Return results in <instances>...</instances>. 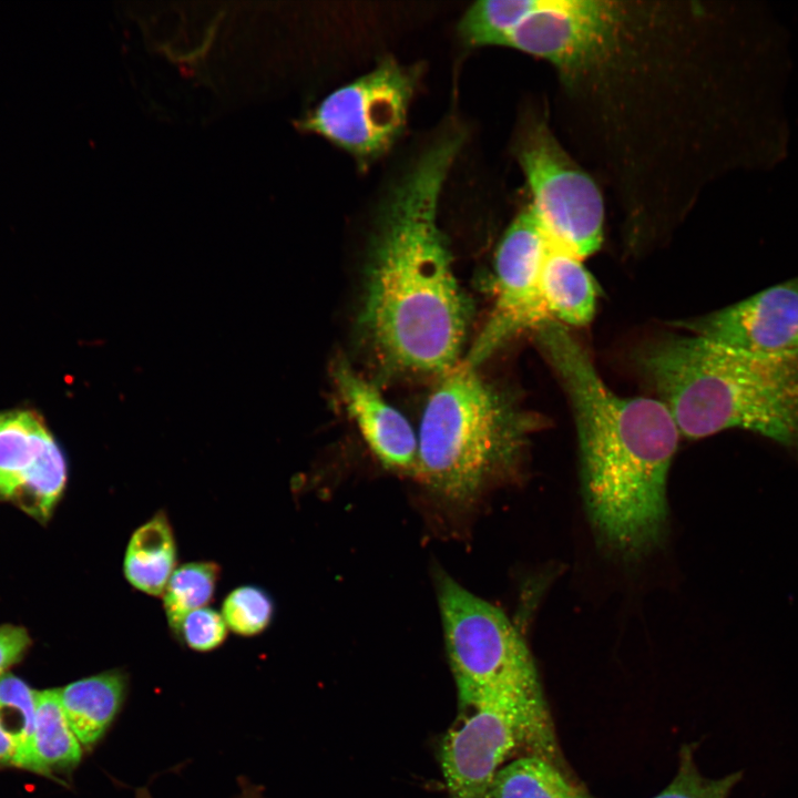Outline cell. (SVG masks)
I'll return each instance as SVG.
<instances>
[{
    "instance_id": "15",
    "label": "cell",
    "mask_w": 798,
    "mask_h": 798,
    "mask_svg": "<svg viewBox=\"0 0 798 798\" xmlns=\"http://www.w3.org/2000/svg\"><path fill=\"white\" fill-rule=\"evenodd\" d=\"M541 293L550 320L584 326L594 316L596 288L591 274L582 258L553 242L543 263Z\"/></svg>"
},
{
    "instance_id": "10",
    "label": "cell",
    "mask_w": 798,
    "mask_h": 798,
    "mask_svg": "<svg viewBox=\"0 0 798 798\" xmlns=\"http://www.w3.org/2000/svg\"><path fill=\"white\" fill-rule=\"evenodd\" d=\"M68 462L43 419L30 410L0 412V501L45 522L63 495Z\"/></svg>"
},
{
    "instance_id": "22",
    "label": "cell",
    "mask_w": 798,
    "mask_h": 798,
    "mask_svg": "<svg viewBox=\"0 0 798 798\" xmlns=\"http://www.w3.org/2000/svg\"><path fill=\"white\" fill-rule=\"evenodd\" d=\"M275 606L270 595L262 587L242 585L231 591L223 601L222 615L227 627L237 635L253 637L272 623Z\"/></svg>"
},
{
    "instance_id": "24",
    "label": "cell",
    "mask_w": 798,
    "mask_h": 798,
    "mask_svg": "<svg viewBox=\"0 0 798 798\" xmlns=\"http://www.w3.org/2000/svg\"><path fill=\"white\" fill-rule=\"evenodd\" d=\"M227 632L222 613L202 607L183 618L175 636L188 648L203 653L218 648L225 642Z\"/></svg>"
},
{
    "instance_id": "18",
    "label": "cell",
    "mask_w": 798,
    "mask_h": 798,
    "mask_svg": "<svg viewBox=\"0 0 798 798\" xmlns=\"http://www.w3.org/2000/svg\"><path fill=\"white\" fill-rule=\"evenodd\" d=\"M487 798H592L567 779L562 768L534 755L501 767Z\"/></svg>"
},
{
    "instance_id": "23",
    "label": "cell",
    "mask_w": 798,
    "mask_h": 798,
    "mask_svg": "<svg viewBox=\"0 0 798 798\" xmlns=\"http://www.w3.org/2000/svg\"><path fill=\"white\" fill-rule=\"evenodd\" d=\"M740 777L739 771L715 779L704 777L695 765L692 747L685 745L675 777L653 798H728Z\"/></svg>"
},
{
    "instance_id": "6",
    "label": "cell",
    "mask_w": 798,
    "mask_h": 798,
    "mask_svg": "<svg viewBox=\"0 0 798 798\" xmlns=\"http://www.w3.org/2000/svg\"><path fill=\"white\" fill-rule=\"evenodd\" d=\"M420 74L419 65L408 66L387 57L370 72L327 95L296 126L328 140L366 165L389 151L402 133Z\"/></svg>"
},
{
    "instance_id": "4",
    "label": "cell",
    "mask_w": 798,
    "mask_h": 798,
    "mask_svg": "<svg viewBox=\"0 0 798 798\" xmlns=\"http://www.w3.org/2000/svg\"><path fill=\"white\" fill-rule=\"evenodd\" d=\"M464 359L440 376L424 407L416 478L439 501L469 507L511 464L536 423Z\"/></svg>"
},
{
    "instance_id": "19",
    "label": "cell",
    "mask_w": 798,
    "mask_h": 798,
    "mask_svg": "<svg viewBox=\"0 0 798 798\" xmlns=\"http://www.w3.org/2000/svg\"><path fill=\"white\" fill-rule=\"evenodd\" d=\"M221 566L213 561H194L177 566L163 592V608L171 631L176 634L183 618L206 607L213 600Z\"/></svg>"
},
{
    "instance_id": "11",
    "label": "cell",
    "mask_w": 798,
    "mask_h": 798,
    "mask_svg": "<svg viewBox=\"0 0 798 798\" xmlns=\"http://www.w3.org/2000/svg\"><path fill=\"white\" fill-rule=\"evenodd\" d=\"M620 10L596 0H536L503 45L576 71L596 60L615 34Z\"/></svg>"
},
{
    "instance_id": "27",
    "label": "cell",
    "mask_w": 798,
    "mask_h": 798,
    "mask_svg": "<svg viewBox=\"0 0 798 798\" xmlns=\"http://www.w3.org/2000/svg\"><path fill=\"white\" fill-rule=\"evenodd\" d=\"M241 794L237 798H260V789L257 786L252 785L248 781L241 780ZM136 798H152L145 789H139L136 791Z\"/></svg>"
},
{
    "instance_id": "25",
    "label": "cell",
    "mask_w": 798,
    "mask_h": 798,
    "mask_svg": "<svg viewBox=\"0 0 798 798\" xmlns=\"http://www.w3.org/2000/svg\"><path fill=\"white\" fill-rule=\"evenodd\" d=\"M30 645L31 637L24 627L13 624L0 626V676L21 661Z\"/></svg>"
},
{
    "instance_id": "12",
    "label": "cell",
    "mask_w": 798,
    "mask_h": 798,
    "mask_svg": "<svg viewBox=\"0 0 798 798\" xmlns=\"http://www.w3.org/2000/svg\"><path fill=\"white\" fill-rule=\"evenodd\" d=\"M679 326L751 356L797 357L798 276Z\"/></svg>"
},
{
    "instance_id": "26",
    "label": "cell",
    "mask_w": 798,
    "mask_h": 798,
    "mask_svg": "<svg viewBox=\"0 0 798 798\" xmlns=\"http://www.w3.org/2000/svg\"><path fill=\"white\" fill-rule=\"evenodd\" d=\"M14 759V743L0 725V765H13Z\"/></svg>"
},
{
    "instance_id": "21",
    "label": "cell",
    "mask_w": 798,
    "mask_h": 798,
    "mask_svg": "<svg viewBox=\"0 0 798 798\" xmlns=\"http://www.w3.org/2000/svg\"><path fill=\"white\" fill-rule=\"evenodd\" d=\"M37 690L11 673L0 676V725L16 746L14 766L32 770Z\"/></svg>"
},
{
    "instance_id": "17",
    "label": "cell",
    "mask_w": 798,
    "mask_h": 798,
    "mask_svg": "<svg viewBox=\"0 0 798 798\" xmlns=\"http://www.w3.org/2000/svg\"><path fill=\"white\" fill-rule=\"evenodd\" d=\"M82 757V745L63 712L57 688L37 690L32 770L45 776L70 771Z\"/></svg>"
},
{
    "instance_id": "20",
    "label": "cell",
    "mask_w": 798,
    "mask_h": 798,
    "mask_svg": "<svg viewBox=\"0 0 798 798\" xmlns=\"http://www.w3.org/2000/svg\"><path fill=\"white\" fill-rule=\"evenodd\" d=\"M536 0H484L463 14L459 31L469 45H503L508 35L533 11Z\"/></svg>"
},
{
    "instance_id": "7",
    "label": "cell",
    "mask_w": 798,
    "mask_h": 798,
    "mask_svg": "<svg viewBox=\"0 0 798 798\" xmlns=\"http://www.w3.org/2000/svg\"><path fill=\"white\" fill-rule=\"evenodd\" d=\"M530 206L548 237L583 258L603 239L604 205L595 182L567 156L543 123H533L518 143Z\"/></svg>"
},
{
    "instance_id": "8",
    "label": "cell",
    "mask_w": 798,
    "mask_h": 798,
    "mask_svg": "<svg viewBox=\"0 0 798 798\" xmlns=\"http://www.w3.org/2000/svg\"><path fill=\"white\" fill-rule=\"evenodd\" d=\"M551 241L531 207L505 231L495 254L494 306L464 360L479 367L500 346L550 320L541 293L543 263Z\"/></svg>"
},
{
    "instance_id": "3",
    "label": "cell",
    "mask_w": 798,
    "mask_h": 798,
    "mask_svg": "<svg viewBox=\"0 0 798 798\" xmlns=\"http://www.w3.org/2000/svg\"><path fill=\"white\" fill-rule=\"evenodd\" d=\"M636 365L685 438L741 429L798 453V356H751L692 334L648 342Z\"/></svg>"
},
{
    "instance_id": "2",
    "label": "cell",
    "mask_w": 798,
    "mask_h": 798,
    "mask_svg": "<svg viewBox=\"0 0 798 798\" xmlns=\"http://www.w3.org/2000/svg\"><path fill=\"white\" fill-rule=\"evenodd\" d=\"M534 332L572 406L596 534L622 555L647 553L667 528L666 482L681 434L672 415L658 399L613 392L561 323L544 321Z\"/></svg>"
},
{
    "instance_id": "5",
    "label": "cell",
    "mask_w": 798,
    "mask_h": 798,
    "mask_svg": "<svg viewBox=\"0 0 798 798\" xmlns=\"http://www.w3.org/2000/svg\"><path fill=\"white\" fill-rule=\"evenodd\" d=\"M438 600L460 706L505 700L528 718L543 756L561 765L553 723L531 653L507 615L449 576Z\"/></svg>"
},
{
    "instance_id": "14",
    "label": "cell",
    "mask_w": 798,
    "mask_h": 798,
    "mask_svg": "<svg viewBox=\"0 0 798 798\" xmlns=\"http://www.w3.org/2000/svg\"><path fill=\"white\" fill-rule=\"evenodd\" d=\"M126 686V674L111 669L57 688L66 719L82 747H92L105 734L123 704Z\"/></svg>"
},
{
    "instance_id": "16",
    "label": "cell",
    "mask_w": 798,
    "mask_h": 798,
    "mask_svg": "<svg viewBox=\"0 0 798 798\" xmlns=\"http://www.w3.org/2000/svg\"><path fill=\"white\" fill-rule=\"evenodd\" d=\"M176 562L173 526L167 514L157 511L132 533L124 553V576L135 590L162 596Z\"/></svg>"
},
{
    "instance_id": "9",
    "label": "cell",
    "mask_w": 798,
    "mask_h": 798,
    "mask_svg": "<svg viewBox=\"0 0 798 798\" xmlns=\"http://www.w3.org/2000/svg\"><path fill=\"white\" fill-rule=\"evenodd\" d=\"M532 727L514 704L485 699L460 706L444 735L440 764L450 798H487L500 766L519 749L532 755Z\"/></svg>"
},
{
    "instance_id": "1",
    "label": "cell",
    "mask_w": 798,
    "mask_h": 798,
    "mask_svg": "<svg viewBox=\"0 0 798 798\" xmlns=\"http://www.w3.org/2000/svg\"><path fill=\"white\" fill-rule=\"evenodd\" d=\"M463 143L460 130L441 134L391 187L378 214L359 324L377 359L393 371L441 376L459 361L469 303L438 216Z\"/></svg>"
},
{
    "instance_id": "13",
    "label": "cell",
    "mask_w": 798,
    "mask_h": 798,
    "mask_svg": "<svg viewBox=\"0 0 798 798\" xmlns=\"http://www.w3.org/2000/svg\"><path fill=\"white\" fill-rule=\"evenodd\" d=\"M331 376L345 409L371 452L387 469L415 477L418 439L407 419L346 360L332 365Z\"/></svg>"
}]
</instances>
